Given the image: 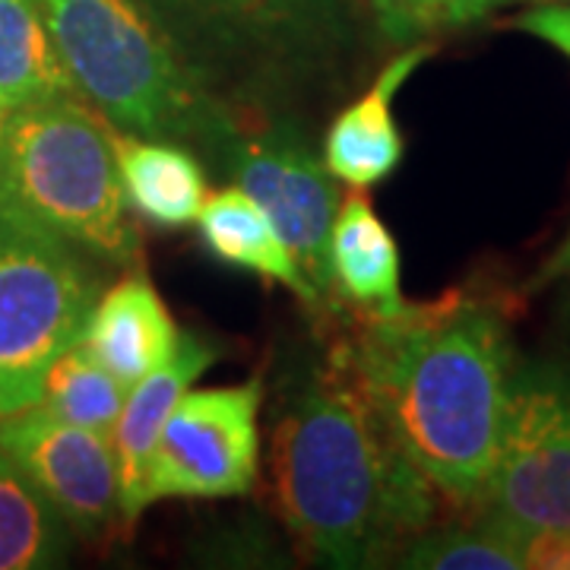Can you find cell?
I'll use <instances>...</instances> for the list:
<instances>
[{"label": "cell", "instance_id": "1", "mask_svg": "<svg viewBox=\"0 0 570 570\" xmlns=\"http://www.w3.org/2000/svg\"><path fill=\"white\" fill-rule=\"evenodd\" d=\"M343 346L409 463L441 498L479 508L520 365L508 307L475 288H453L362 321Z\"/></svg>", "mask_w": 570, "mask_h": 570}, {"label": "cell", "instance_id": "2", "mask_svg": "<svg viewBox=\"0 0 570 570\" xmlns=\"http://www.w3.org/2000/svg\"><path fill=\"white\" fill-rule=\"evenodd\" d=\"M269 475L285 527L326 568H377L438 517L441 494L390 438L343 340L283 381Z\"/></svg>", "mask_w": 570, "mask_h": 570}, {"label": "cell", "instance_id": "3", "mask_svg": "<svg viewBox=\"0 0 570 570\" xmlns=\"http://www.w3.org/2000/svg\"><path fill=\"white\" fill-rule=\"evenodd\" d=\"M190 77L225 108L279 111L346 73L362 0H142Z\"/></svg>", "mask_w": 570, "mask_h": 570}, {"label": "cell", "instance_id": "4", "mask_svg": "<svg viewBox=\"0 0 570 570\" xmlns=\"http://www.w3.org/2000/svg\"><path fill=\"white\" fill-rule=\"evenodd\" d=\"M0 219L58 238L105 264L140 261L111 127L73 96L13 111L0 130Z\"/></svg>", "mask_w": 570, "mask_h": 570}, {"label": "cell", "instance_id": "5", "mask_svg": "<svg viewBox=\"0 0 570 570\" xmlns=\"http://www.w3.org/2000/svg\"><path fill=\"white\" fill-rule=\"evenodd\" d=\"M70 80L105 121L149 140L204 149L235 108L213 102L142 0H41Z\"/></svg>", "mask_w": 570, "mask_h": 570}, {"label": "cell", "instance_id": "6", "mask_svg": "<svg viewBox=\"0 0 570 570\" xmlns=\"http://www.w3.org/2000/svg\"><path fill=\"white\" fill-rule=\"evenodd\" d=\"M99 295L77 247L0 219V419L39 406L48 371L82 343Z\"/></svg>", "mask_w": 570, "mask_h": 570}, {"label": "cell", "instance_id": "7", "mask_svg": "<svg viewBox=\"0 0 570 570\" xmlns=\"http://www.w3.org/2000/svg\"><path fill=\"white\" fill-rule=\"evenodd\" d=\"M209 156L269 216L324 307L333 305L326 247L343 197L305 127L285 111L235 108Z\"/></svg>", "mask_w": 570, "mask_h": 570}, {"label": "cell", "instance_id": "8", "mask_svg": "<svg viewBox=\"0 0 570 570\" xmlns=\"http://www.w3.org/2000/svg\"><path fill=\"white\" fill-rule=\"evenodd\" d=\"M479 508L520 530H570L568 365H517L501 448Z\"/></svg>", "mask_w": 570, "mask_h": 570}, {"label": "cell", "instance_id": "9", "mask_svg": "<svg viewBox=\"0 0 570 570\" xmlns=\"http://www.w3.org/2000/svg\"><path fill=\"white\" fill-rule=\"evenodd\" d=\"M261 377L235 387L184 390L149 463V508L171 498H245L261 472Z\"/></svg>", "mask_w": 570, "mask_h": 570}, {"label": "cell", "instance_id": "10", "mask_svg": "<svg viewBox=\"0 0 570 570\" xmlns=\"http://www.w3.org/2000/svg\"><path fill=\"white\" fill-rule=\"evenodd\" d=\"M0 448L58 510L67 530L96 539L118 517V466L111 438L29 406L0 419Z\"/></svg>", "mask_w": 570, "mask_h": 570}, {"label": "cell", "instance_id": "11", "mask_svg": "<svg viewBox=\"0 0 570 570\" xmlns=\"http://www.w3.org/2000/svg\"><path fill=\"white\" fill-rule=\"evenodd\" d=\"M216 362V352L197 333H181V346L175 355L149 371L142 381L127 390L118 425L111 431L115 448V466H118V517L124 527H134L149 508L146 482H149V463L159 444L165 419L181 400L187 387Z\"/></svg>", "mask_w": 570, "mask_h": 570}, {"label": "cell", "instance_id": "12", "mask_svg": "<svg viewBox=\"0 0 570 570\" xmlns=\"http://www.w3.org/2000/svg\"><path fill=\"white\" fill-rule=\"evenodd\" d=\"M431 45H409L381 70L362 99L343 108L324 137V163L333 178L348 187H374L387 181L406 156V140L393 118V96L431 58Z\"/></svg>", "mask_w": 570, "mask_h": 570}, {"label": "cell", "instance_id": "13", "mask_svg": "<svg viewBox=\"0 0 570 570\" xmlns=\"http://www.w3.org/2000/svg\"><path fill=\"white\" fill-rule=\"evenodd\" d=\"M86 348L130 390L181 346V326L146 269H130L92 307Z\"/></svg>", "mask_w": 570, "mask_h": 570}, {"label": "cell", "instance_id": "14", "mask_svg": "<svg viewBox=\"0 0 570 570\" xmlns=\"http://www.w3.org/2000/svg\"><path fill=\"white\" fill-rule=\"evenodd\" d=\"M326 254L336 302L355 307L362 321L403 311L406 298L400 285V247L362 187H355L340 204Z\"/></svg>", "mask_w": 570, "mask_h": 570}, {"label": "cell", "instance_id": "15", "mask_svg": "<svg viewBox=\"0 0 570 570\" xmlns=\"http://www.w3.org/2000/svg\"><path fill=\"white\" fill-rule=\"evenodd\" d=\"M111 149L124 194L134 213L159 228H187L197 223L209 187L197 149L175 140H149L137 134H115Z\"/></svg>", "mask_w": 570, "mask_h": 570}, {"label": "cell", "instance_id": "16", "mask_svg": "<svg viewBox=\"0 0 570 570\" xmlns=\"http://www.w3.org/2000/svg\"><path fill=\"white\" fill-rule=\"evenodd\" d=\"M197 232L204 238L206 250L219 264L285 285L307 307H324L314 285L305 279L302 266L295 264L283 235L276 232V225L269 223V216L242 187L232 184L209 194L197 216Z\"/></svg>", "mask_w": 570, "mask_h": 570}, {"label": "cell", "instance_id": "17", "mask_svg": "<svg viewBox=\"0 0 570 570\" xmlns=\"http://www.w3.org/2000/svg\"><path fill=\"white\" fill-rule=\"evenodd\" d=\"M73 92L45 3L0 0V118Z\"/></svg>", "mask_w": 570, "mask_h": 570}, {"label": "cell", "instance_id": "18", "mask_svg": "<svg viewBox=\"0 0 570 570\" xmlns=\"http://www.w3.org/2000/svg\"><path fill=\"white\" fill-rule=\"evenodd\" d=\"M70 549L73 532L0 448V570L63 568Z\"/></svg>", "mask_w": 570, "mask_h": 570}, {"label": "cell", "instance_id": "19", "mask_svg": "<svg viewBox=\"0 0 570 570\" xmlns=\"http://www.w3.org/2000/svg\"><path fill=\"white\" fill-rule=\"evenodd\" d=\"M520 527L485 513L472 527L419 532L396 551V568L412 570H527Z\"/></svg>", "mask_w": 570, "mask_h": 570}, {"label": "cell", "instance_id": "20", "mask_svg": "<svg viewBox=\"0 0 570 570\" xmlns=\"http://www.w3.org/2000/svg\"><path fill=\"white\" fill-rule=\"evenodd\" d=\"M124 396H127V387L121 381L86 348V343H77L48 371L45 390H41V406L55 412L63 422L92 428L111 438L121 415Z\"/></svg>", "mask_w": 570, "mask_h": 570}, {"label": "cell", "instance_id": "21", "mask_svg": "<svg viewBox=\"0 0 570 570\" xmlns=\"http://www.w3.org/2000/svg\"><path fill=\"white\" fill-rule=\"evenodd\" d=\"M381 32L396 45H415L444 29L441 0H367Z\"/></svg>", "mask_w": 570, "mask_h": 570}, {"label": "cell", "instance_id": "22", "mask_svg": "<svg viewBox=\"0 0 570 570\" xmlns=\"http://www.w3.org/2000/svg\"><path fill=\"white\" fill-rule=\"evenodd\" d=\"M520 32H530L535 39L549 41L570 61V3H535L532 10L520 13L510 22Z\"/></svg>", "mask_w": 570, "mask_h": 570}, {"label": "cell", "instance_id": "23", "mask_svg": "<svg viewBox=\"0 0 570 570\" xmlns=\"http://www.w3.org/2000/svg\"><path fill=\"white\" fill-rule=\"evenodd\" d=\"M520 549L527 568L570 570V530H523Z\"/></svg>", "mask_w": 570, "mask_h": 570}, {"label": "cell", "instance_id": "24", "mask_svg": "<svg viewBox=\"0 0 570 570\" xmlns=\"http://www.w3.org/2000/svg\"><path fill=\"white\" fill-rule=\"evenodd\" d=\"M504 3H513V0H441L444 29L482 20V17H489L494 7H504Z\"/></svg>", "mask_w": 570, "mask_h": 570}, {"label": "cell", "instance_id": "25", "mask_svg": "<svg viewBox=\"0 0 570 570\" xmlns=\"http://www.w3.org/2000/svg\"><path fill=\"white\" fill-rule=\"evenodd\" d=\"M568 273H570V232H568V238H564V242L558 245V250H554L549 261L542 264V269H539V273L532 276L530 288H532V292H539V288H546V285L561 283V279H564Z\"/></svg>", "mask_w": 570, "mask_h": 570}, {"label": "cell", "instance_id": "26", "mask_svg": "<svg viewBox=\"0 0 570 570\" xmlns=\"http://www.w3.org/2000/svg\"><path fill=\"white\" fill-rule=\"evenodd\" d=\"M561 283H568V288H564V298H561V317H564V326H568V333H570V273L561 279Z\"/></svg>", "mask_w": 570, "mask_h": 570}, {"label": "cell", "instance_id": "27", "mask_svg": "<svg viewBox=\"0 0 570 570\" xmlns=\"http://www.w3.org/2000/svg\"><path fill=\"white\" fill-rule=\"evenodd\" d=\"M535 3H570V0H535Z\"/></svg>", "mask_w": 570, "mask_h": 570}, {"label": "cell", "instance_id": "28", "mask_svg": "<svg viewBox=\"0 0 570 570\" xmlns=\"http://www.w3.org/2000/svg\"><path fill=\"white\" fill-rule=\"evenodd\" d=\"M3 124H7V121H3V118H0V130H3Z\"/></svg>", "mask_w": 570, "mask_h": 570}]
</instances>
